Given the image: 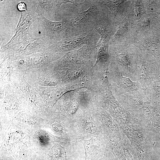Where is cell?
<instances>
[{"label":"cell","instance_id":"obj_1","mask_svg":"<svg viewBox=\"0 0 160 160\" xmlns=\"http://www.w3.org/2000/svg\"><path fill=\"white\" fill-rule=\"evenodd\" d=\"M108 48L110 59L119 65L123 75L136 81L139 62L137 47L134 44L128 46L109 45Z\"/></svg>","mask_w":160,"mask_h":160},{"label":"cell","instance_id":"obj_2","mask_svg":"<svg viewBox=\"0 0 160 160\" xmlns=\"http://www.w3.org/2000/svg\"><path fill=\"white\" fill-rule=\"evenodd\" d=\"M118 13L115 20L116 31L110 39L109 45L128 46L133 44L137 33L135 22L123 4Z\"/></svg>","mask_w":160,"mask_h":160},{"label":"cell","instance_id":"obj_3","mask_svg":"<svg viewBox=\"0 0 160 160\" xmlns=\"http://www.w3.org/2000/svg\"><path fill=\"white\" fill-rule=\"evenodd\" d=\"M52 44L46 36L36 38L31 36L12 48L2 52L12 60L15 57L48 51Z\"/></svg>","mask_w":160,"mask_h":160},{"label":"cell","instance_id":"obj_4","mask_svg":"<svg viewBox=\"0 0 160 160\" xmlns=\"http://www.w3.org/2000/svg\"><path fill=\"white\" fill-rule=\"evenodd\" d=\"M137 49L139 58L137 81L146 89L153 81L159 67L155 58L145 50Z\"/></svg>","mask_w":160,"mask_h":160},{"label":"cell","instance_id":"obj_5","mask_svg":"<svg viewBox=\"0 0 160 160\" xmlns=\"http://www.w3.org/2000/svg\"><path fill=\"white\" fill-rule=\"evenodd\" d=\"M37 19H39L38 16L33 12H21L14 36L7 43L1 47L0 51H4L12 48L31 37L29 29L33 23Z\"/></svg>","mask_w":160,"mask_h":160},{"label":"cell","instance_id":"obj_6","mask_svg":"<svg viewBox=\"0 0 160 160\" xmlns=\"http://www.w3.org/2000/svg\"><path fill=\"white\" fill-rule=\"evenodd\" d=\"M109 73L112 87L116 96L123 93L138 91L142 88L140 83L124 76L118 65L110 59Z\"/></svg>","mask_w":160,"mask_h":160},{"label":"cell","instance_id":"obj_7","mask_svg":"<svg viewBox=\"0 0 160 160\" xmlns=\"http://www.w3.org/2000/svg\"><path fill=\"white\" fill-rule=\"evenodd\" d=\"M94 37L92 31L76 36L66 38L52 44L51 50L54 52L64 55L82 46L94 44Z\"/></svg>","mask_w":160,"mask_h":160},{"label":"cell","instance_id":"obj_8","mask_svg":"<svg viewBox=\"0 0 160 160\" xmlns=\"http://www.w3.org/2000/svg\"><path fill=\"white\" fill-rule=\"evenodd\" d=\"M133 44L152 55L160 67V41L156 37L153 31H137Z\"/></svg>","mask_w":160,"mask_h":160},{"label":"cell","instance_id":"obj_9","mask_svg":"<svg viewBox=\"0 0 160 160\" xmlns=\"http://www.w3.org/2000/svg\"><path fill=\"white\" fill-rule=\"evenodd\" d=\"M36 12L38 16L39 20L44 26L47 33L46 37L52 44L68 37L67 29L68 20L65 19L59 22L50 21L40 13Z\"/></svg>","mask_w":160,"mask_h":160},{"label":"cell","instance_id":"obj_10","mask_svg":"<svg viewBox=\"0 0 160 160\" xmlns=\"http://www.w3.org/2000/svg\"><path fill=\"white\" fill-rule=\"evenodd\" d=\"M63 55L54 52L50 49L48 51L20 57L21 66L23 70L39 68L49 64L60 58Z\"/></svg>","mask_w":160,"mask_h":160},{"label":"cell","instance_id":"obj_11","mask_svg":"<svg viewBox=\"0 0 160 160\" xmlns=\"http://www.w3.org/2000/svg\"><path fill=\"white\" fill-rule=\"evenodd\" d=\"M94 46L92 44L85 45L79 49L65 54L54 62V66L61 68L73 63H89L92 48Z\"/></svg>","mask_w":160,"mask_h":160},{"label":"cell","instance_id":"obj_12","mask_svg":"<svg viewBox=\"0 0 160 160\" xmlns=\"http://www.w3.org/2000/svg\"><path fill=\"white\" fill-rule=\"evenodd\" d=\"M94 28L100 34V38L96 44H109L111 37L116 31L115 21L111 15L103 11L101 18Z\"/></svg>","mask_w":160,"mask_h":160},{"label":"cell","instance_id":"obj_13","mask_svg":"<svg viewBox=\"0 0 160 160\" xmlns=\"http://www.w3.org/2000/svg\"><path fill=\"white\" fill-rule=\"evenodd\" d=\"M116 97L121 103L131 108H134L151 101L147 95L146 89L143 88L138 91L127 92Z\"/></svg>","mask_w":160,"mask_h":160},{"label":"cell","instance_id":"obj_14","mask_svg":"<svg viewBox=\"0 0 160 160\" xmlns=\"http://www.w3.org/2000/svg\"><path fill=\"white\" fill-rule=\"evenodd\" d=\"M32 2L34 11L40 13L46 18L55 15L60 8L57 0H33Z\"/></svg>","mask_w":160,"mask_h":160},{"label":"cell","instance_id":"obj_15","mask_svg":"<svg viewBox=\"0 0 160 160\" xmlns=\"http://www.w3.org/2000/svg\"><path fill=\"white\" fill-rule=\"evenodd\" d=\"M98 11L96 6L92 5L87 10L77 14L70 20H68L67 29L68 36L69 32L73 28L84 24Z\"/></svg>","mask_w":160,"mask_h":160},{"label":"cell","instance_id":"obj_16","mask_svg":"<svg viewBox=\"0 0 160 160\" xmlns=\"http://www.w3.org/2000/svg\"><path fill=\"white\" fill-rule=\"evenodd\" d=\"M124 4L135 23L145 14L142 0H126Z\"/></svg>","mask_w":160,"mask_h":160},{"label":"cell","instance_id":"obj_17","mask_svg":"<svg viewBox=\"0 0 160 160\" xmlns=\"http://www.w3.org/2000/svg\"><path fill=\"white\" fill-rule=\"evenodd\" d=\"M148 98L155 101L160 98V67H159L154 78L146 89Z\"/></svg>","mask_w":160,"mask_h":160},{"label":"cell","instance_id":"obj_18","mask_svg":"<svg viewBox=\"0 0 160 160\" xmlns=\"http://www.w3.org/2000/svg\"><path fill=\"white\" fill-rule=\"evenodd\" d=\"M155 17L153 14H145L135 23L137 31H153L152 24Z\"/></svg>","mask_w":160,"mask_h":160},{"label":"cell","instance_id":"obj_19","mask_svg":"<svg viewBox=\"0 0 160 160\" xmlns=\"http://www.w3.org/2000/svg\"><path fill=\"white\" fill-rule=\"evenodd\" d=\"M126 0H100V4L105 5L109 9L113 19L115 20L119 10L120 7Z\"/></svg>","mask_w":160,"mask_h":160},{"label":"cell","instance_id":"obj_20","mask_svg":"<svg viewBox=\"0 0 160 160\" xmlns=\"http://www.w3.org/2000/svg\"><path fill=\"white\" fill-rule=\"evenodd\" d=\"M97 49V57L96 62L94 66L95 67L98 63L102 59H104V62L107 63L110 61V59L108 52V44H101L96 45Z\"/></svg>","mask_w":160,"mask_h":160},{"label":"cell","instance_id":"obj_21","mask_svg":"<svg viewBox=\"0 0 160 160\" xmlns=\"http://www.w3.org/2000/svg\"><path fill=\"white\" fill-rule=\"evenodd\" d=\"M49 155L52 160H66L65 151L62 146L59 145H54Z\"/></svg>","mask_w":160,"mask_h":160},{"label":"cell","instance_id":"obj_22","mask_svg":"<svg viewBox=\"0 0 160 160\" xmlns=\"http://www.w3.org/2000/svg\"><path fill=\"white\" fill-rule=\"evenodd\" d=\"M86 0H57V4L60 8L61 5L63 4L71 3L76 6L81 5L84 3Z\"/></svg>","mask_w":160,"mask_h":160},{"label":"cell","instance_id":"obj_23","mask_svg":"<svg viewBox=\"0 0 160 160\" xmlns=\"http://www.w3.org/2000/svg\"><path fill=\"white\" fill-rule=\"evenodd\" d=\"M17 9L18 10L21 12L27 11L26 5L24 2L22 1L20 2L17 5Z\"/></svg>","mask_w":160,"mask_h":160},{"label":"cell","instance_id":"obj_24","mask_svg":"<svg viewBox=\"0 0 160 160\" xmlns=\"http://www.w3.org/2000/svg\"></svg>","mask_w":160,"mask_h":160}]
</instances>
